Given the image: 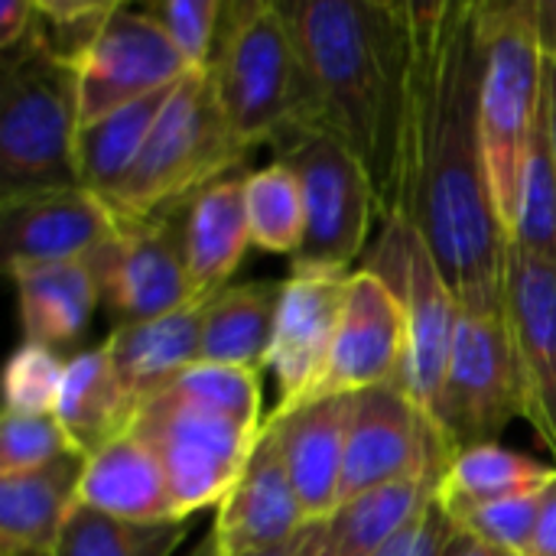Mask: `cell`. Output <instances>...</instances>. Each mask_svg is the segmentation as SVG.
<instances>
[{
    "mask_svg": "<svg viewBox=\"0 0 556 556\" xmlns=\"http://www.w3.org/2000/svg\"><path fill=\"white\" fill-rule=\"evenodd\" d=\"M117 7L114 0H36L39 39L55 59L78 68Z\"/></svg>",
    "mask_w": 556,
    "mask_h": 556,
    "instance_id": "obj_33",
    "label": "cell"
},
{
    "mask_svg": "<svg viewBox=\"0 0 556 556\" xmlns=\"http://www.w3.org/2000/svg\"><path fill=\"white\" fill-rule=\"evenodd\" d=\"M117 231L121 218L111 205L81 186L0 199L7 270L85 261L101 244L117 238Z\"/></svg>",
    "mask_w": 556,
    "mask_h": 556,
    "instance_id": "obj_16",
    "label": "cell"
},
{
    "mask_svg": "<svg viewBox=\"0 0 556 556\" xmlns=\"http://www.w3.org/2000/svg\"><path fill=\"white\" fill-rule=\"evenodd\" d=\"M186 534L189 521L134 525L78 502L52 547V556H173Z\"/></svg>",
    "mask_w": 556,
    "mask_h": 556,
    "instance_id": "obj_30",
    "label": "cell"
},
{
    "mask_svg": "<svg viewBox=\"0 0 556 556\" xmlns=\"http://www.w3.org/2000/svg\"><path fill=\"white\" fill-rule=\"evenodd\" d=\"M531 556H556V476L544 489V515H541V528H538Z\"/></svg>",
    "mask_w": 556,
    "mask_h": 556,
    "instance_id": "obj_40",
    "label": "cell"
},
{
    "mask_svg": "<svg viewBox=\"0 0 556 556\" xmlns=\"http://www.w3.org/2000/svg\"><path fill=\"white\" fill-rule=\"evenodd\" d=\"M515 417H521V381L502 287L498 293L459 300L440 433L456 456L495 443Z\"/></svg>",
    "mask_w": 556,
    "mask_h": 556,
    "instance_id": "obj_9",
    "label": "cell"
},
{
    "mask_svg": "<svg viewBox=\"0 0 556 556\" xmlns=\"http://www.w3.org/2000/svg\"><path fill=\"white\" fill-rule=\"evenodd\" d=\"M556 469H547L521 453H511L498 443L469 446L456 453L443 472L437 502L450 518H459L472 508L505 502L515 495H531L551 485Z\"/></svg>",
    "mask_w": 556,
    "mask_h": 556,
    "instance_id": "obj_29",
    "label": "cell"
},
{
    "mask_svg": "<svg viewBox=\"0 0 556 556\" xmlns=\"http://www.w3.org/2000/svg\"><path fill=\"white\" fill-rule=\"evenodd\" d=\"M541 98H544L547 127H551V143H554L556 156V59H547V55H544V68H541Z\"/></svg>",
    "mask_w": 556,
    "mask_h": 556,
    "instance_id": "obj_42",
    "label": "cell"
},
{
    "mask_svg": "<svg viewBox=\"0 0 556 556\" xmlns=\"http://www.w3.org/2000/svg\"><path fill=\"white\" fill-rule=\"evenodd\" d=\"M508 241L534 257L556 261V156L544 98L538 104V117L525 150V166L518 179V212Z\"/></svg>",
    "mask_w": 556,
    "mask_h": 556,
    "instance_id": "obj_31",
    "label": "cell"
},
{
    "mask_svg": "<svg viewBox=\"0 0 556 556\" xmlns=\"http://www.w3.org/2000/svg\"><path fill=\"white\" fill-rule=\"evenodd\" d=\"M365 270L378 274L404 306L407 362L401 384L440 430L443 388L459 326V300L450 290L427 238L404 215L381 222V235L365 254Z\"/></svg>",
    "mask_w": 556,
    "mask_h": 556,
    "instance_id": "obj_8",
    "label": "cell"
},
{
    "mask_svg": "<svg viewBox=\"0 0 556 556\" xmlns=\"http://www.w3.org/2000/svg\"><path fill=\"white\" fill-rule=\"evenodd\" d=\"M538 39L541 52L556 59V0H538Z\"/></svg>",
    "mask_w": 556,
    "mask_h": 556,
    "instance_id": "obj_41",
    "label": "cell"
},
{
    "mask_svg": "<svg viewBox=\"0 0 556 556\" xmlns=\"http://www.w3.org/2000/svg\"><path fill=\"white\" fill-rule=\"evenodd\" d=\"M404 362H407L404 306L378 274L362 267L349 277V293H345V309L339 319L332 358L313 397H352L368 388L401 384Z\"/></svg>",
    "mask_w": 556,
    "mask_h": 556,
    "instance_id": "obj_15",
    "label": "cell"
},
{
    "mask_svg": "<svg viewBox=\"0 0 556 556\" xmlns=\"http://www.w3.org/2000/svg\"><path fill=\"white\" fill-rule=\"evenodd\" d=\"M186 202L153 215L121 218L117 238L85 257L101 303L121 323L160 319L199 303L186 254Z\"/></svg>",
    "mask_w": 556,
    "mask_h": 556,
    "instance_id": "obj_11",
    "label": "cell"
},
{
    "mask_svg": "<svg viewBox=\"0 0 556 556\" xmlns=\"http://www.w3.org/2000/svg\"><path fill=\"white\" fill-rule=\"evenodd\" d=\"M446 469L414 476L371 489L358 498L342 502L326 518V554L323 556H375L394 534L427 515L440 495Z\"/></svg>",
    "mask_w": 556,
    "mask_h": 556,
    "instance_id": "obj_27",
    "label": "cell"
},
{
    "mask_svg": "<svg viewBox=\"0 0 556 556\" xmlns=\"http://www.w3.org/2000/svg\"><path fill=\"white\" fill-rule=\"evenodd\" d=\"M326 554V521H316L309 528H303L293 541L280 544V547H270V551H261V554L248 556H323Z\"/></svg>",
    "mask_w": 556,
    "mask_h": 556,
    "instance_id": "obj_39",
    "label": "cell"
},
{
    "mask_svg": "<svg viewBox=\"0 0 556 556\" xmlns=\"http://www.w3.org/2000/svg\"><path fill=\"white\" fill-rule=\"evenodd\" d=\"M313 78L326 130L365 166L378 215L401 208L414 39L407 3L277 0Z\"/></svg>",
    "mask_w": 556,
    "mask_h": 556,
    "instance_id": "obj_2",
    "label": "cell"
},
{
    "mask_svg": "<svg viewBox=\"0 0 556 556\" xmlns=\"http://www.w3.org/2000/svg\"><path fill=\"white\" fill-rule=\"evenodd\" d=\"M78 502L134 525L189 521L179 518L160 459L134 437H121L85 463Z\"/></svg>",
    "mask_w": 556,
    "mask_h": 556,
    "instance_id": "obj_23",
    "label": "cell"
},
{
    "mask_svg": "<svg viewBox=\"0 0 556 556\" xmlns=\"http://www.w3.org/2000/svg\"><path fill=\"white\" fill-rule=\"evenodd\" d=\"M65 358L55 349L23 342L7 365L3 391H7V414L20 417H55L62 381H65Z\"/></svg>",
    "mask_w": 556,
    "mask_h": 556,
    "instance_id": "obj_34",
    "label": "cell"
},
{
    "mask_svg": "<svg viewBox=\"0 0 556 556\" xmlns=\"http://www.w3.org/2000/svg\"><path fill=\"white\" fill-rule=\"evenodd\" d=\"M446 556H511V554L495 551V547H489V544H482V541L469 538L466 531H459V538L453 541V547H450V554Z\"/></svg>",
    "mask_w": 556,
    "mask_h": 556,
    "instance_id": "obj_43",
    "label": "cell"
},
{
    "mask_svg": "<svg viewBox=\"0 0 556 556\" xmlns=\"http://www.w3.org/2000/svg\"><path fill=\"white\" fill-rule=\"evenodd\" d=\"M173 88H163V91H156L150 98L124 104V108L78 127L75 156H78V182H81V189H88V192H94V195H101L108 202V195L124 182V176L134 169L137 156L143 153L147 137H150L156 117L163 114Z\"/></svg>",
    "mask_w": 556,
    "mask_h": 556,
    "instance_id": "obj_28",
    "label": "cell"
},
{
    "mask_svg": "<svg viewBox=\"0 0 556 556\" xmlns=\"http://www.w3.org/2000/svg\"><path fill=\"white\" fill-rule=\"evenodd\" d=\"M283 283L261 280L225 287L208 300L202 326V358L205 365H225L261 375L270 362L277 313Z\"/></svg>",
    "mask_w": 556,
    "mask_h": 556,
    "instance_id": "obj_26",
    "label": "cell"
},
{
    "mask_svg": "<svg viewBox=\"0 0 556 556\" xmlns=\"http://www.w3.org/2000/svg\"><path fill=\"white\" fill-rule=\"evenodd\" d=\"M3 59L0 81V199L75 189L78 182V68L55 59L33 33Z\"/></svg>",
    "mask_w": 556,
    "mask_h": 556,
    "instance_id": "obj_4",
    "label": "cell"
},
{
    "mask_svg": "<svg viewBox=\"0 0 556 556\" xmlns=\"http://www.w3.org/2000/svg\"><path fill=\"white\" fill-rule=\"evenodd\" d=\"M453 450L404 384L352 394L342 502L371 489L446 469Z\"/></svg>",
    "mask_w": 556,
    "mask_h": 556,
    "instance_id": "obj_12",
    "label": "cell"
},
{
    "mask_svg": "<svg viewBox=\"0 0 556 556\" xmlns=\"http://www.w3.org/2000/svg\"><path fill=\"white\" fill-rule=\"evenodd\" d=\"M225 0H147L140 10L163 29L189 72H208Z\"/></svg>",
    "mask_w": 556,
    "mask_h": 556,
    "instance_id": "obj_35",
    "label": "cell"
},
{
    "mask_svg": "<svg viewBox=\"0 0 556 556\" xmlns=\"http://www.w3.org/2000/svg\"><path fill=\"white\" fill-rule=\"evenodd\" d=\"M189 556H222V551H218V541H215V534L208 531L192 551H189Z\"/></svg>",
    "mask_w": 556,
    "mask_h": 556,
    "instance_id": "obj_44",
    "label": "cell"
},
{
    "mask_svg": "<svg viewBox=\"0 0 556 556\" xmlns=\"http://www.w3.org/2000/svg\"><path fill=\"white\" fill-rule=\"evenodd\" d=\"M244 182L248 173H228L189 199L186 254H189L192 287L202 300L225 290L244 251L254 244L248 225Z\"/></svg>",
    "mask_w": 556,
    "mask_h": 556,
    "instance_id": "obj_24",
    "label": "cell"
},
{
    "mask_svg": "<svg viewBox=\"0 0 556 556\" xmlns=\"http://www.w3.org/2000/svg\"><path fill=\"white\" fill-rule=\"evenodd\" d=\"M16 283L23 339L33 345H68L85 336L101 303V290L85 261L36 264L10 270Z\"/></svg>",
    "mask_w": 556,
    "mask_h": 556,
    "instance_id": "obj_25",
    "label": "cell"
},
{
    "mask_svg": "<svg viewBox=\"0 0 556 556\" xmlns=\"http://www.w3.org/2000/svg\"><path fill=\"white\" fill-rule=\"evenodd\" d=\"M85 456L68 453L52 466L0 479V556L52 554L85 476Z\"/></svg>",
    "mask_w": 556,
    "mask_h": 556,
    "instance_id": "obj_22",
    "label": "cell"
},
{
    "mask_svg": "<svg viewBox=\"0 0 556 556\" xmlns=\"http://www.w3.org/2000/svg\"><path fill=\"white\" fill-rule=\"evenodd\" d=\"M349 277L352 274H293L283 283L274 349L267 362L277 378V410L306 404L319 388L345 309Z\"/></svg>",
    "mask_w": 556,
    "mask_h": 556,
    "instance_id": "obj_17",
    "label": "cell"
},
{
    "mask_svg": "<svg viewBox=\"0 0 556 556\" xmlns=\"http://www.w3.org/2000/svg\"><path fill=\"white\" fill-rule=\"evenodd\" d=\"M208 78L248 150L326 130L313 78L277 0H225Z\"/></svg>",
    "mask_w": 556,
    "mask_h": 556,
    "instance_id": "obj_3",
    "label": "cell"
},
{
    "mask_svg": "<svg viewBox=\"0 0 556 556\" xmlns=\"http://www.w3.org/2000/svg\"><path fill=\"white\" fill-rule=\"evenodd\" d=\"M541 515H544V489L531 492V495H515L505 502L472 508L453 521L459 525V531H466L469 538H476L495 551H505L511 556H531L538 528H541Z\"/></svg>",
    "mask_w": 556,
    "mask_h": 556,
    "instance_id": "obj_36",
    "label": "cell"
},
{
    "mask_svg": "<svg viewBox=\"0 0 556 556\" xmlns=\"http://www.w3.org/2000/svg\"><path fill=\"white\" fill-rule=\"evenodd\" d=\"M140 407L143 404L117 378L104 345L68 358L55 420L78 456L91 459L114 440L127 437L137 424Z\"/></svg>",
    "mask_w": 556,
    "mask_h": 556,
    "instance_id": "obj_21",
    "label": "cell"
},
{
    "mask_svg": "<svg viewBox=\"0 0 556 556\" xmlns=\"http://www.w3.org/2000/svg\"><path fill=\"white\" fill-rule=\"evenodd\" d=\"M208 300H199L160 319L114 326L111 339L104 342V352L117 378L130 388V394L140 404L166 384H173L182 371L199 365Z\"/></svg>",
    "mask_w": 556,
    "mask_h": 556,
    "instance_id": "obj_20",
    "label": "cell"
},
{
    "mask_svg": "<svg viewBox=\"0 0 556 556\" xmlns=\"http://www.w3.org/2000/svg\"><path fill=\"white\" fill-rule=\"evenodd\" d=\"M244 153L248 147L235 137L208 72H186L108 205L117 218L153 215L235 173Z\"/></svg>",
    "mask_w": 556,
    "mask_h": 556,
    "instance_id": "obj_6",
    "label": "cell"
},
{
    "mask_svg": "<svg viewBox=\"0 0 556 556\" xmlns=\"http://www.w3.org/2000/svg\"><path fill=\"white\" fill-rule=\"evenodd\" d=\"M313 521L306 518L287 476L277 437L264 424L248 466L218 505V518L212 528L218 551L222 556L261 554L293 541Z\"/></svg>",
    "mask_w": 556,
    "mask_h": 556,
    "instance_id": "obj_18",
    "label": "cell"
},
{
    "mask_svg": "<svg viewBox=\"0 0 556 556\" xmlns=\"http://www.w3.org/2000/svg\"><path fill=\"white\" fill-rule=\"evenodd\" d=\"M277 150V163L290 166L303 189L306 231L293 254V274H349L368 244L378 215L371 179L362 160L329 130L300 134Z\"/></svg>",
    "mask_w": 556,
    "mask_h": 556,
    "instance_id": "obj_10",
    "label": "cell"
},
{
    "mask_svg": "<svg viewBox=\"0 0 556 556\" xmlns=\"http://www.w3.org/2000/svg\"><path fill=\"white\" fill-rule=\"evenodd\" d=\"M36 26V0H3L0 3V55L16 49Z\"/></svg>",
    "mask_w": 556,
    "mask_h": 556,
    "instance_id": "obj_38",
    "label": "cell"
},
{
    "mask_svg": "<svg viewBox=\"0 0 556 556\" xmlns=\"http://www.w3.org/2000/svg\"><path fill=\"white\" fill-rule=\"evenodd\" d=\"M75 453L55 417H20L7 414L0 420V479L36 472L55 459Z\"/></svg>",
    "mask_w": 556,
    "mask_h": 556,
    "instance_id": "obj_37",
    "label": "cell"
},
{
    "mask_svg": "<svg viewBox=\"0 0 556 556\" xmlns=\"http://www.w3.org/2000/svg\"><path fill=\"white\" fill-rule=\"evenodd\" d=\"M251 241L270 254H296L306 231L303 189L290 166L270 163L257 173H248L244 182Z\"/></svg>",
    "mask_w": 556,
    "mask_h": 556,
    "instance_id": "obj_32",
    "label": "cell"
},
{
    "mask_svg": "<svg viewBox=\"0 0 556 556\" xmlns=\"http://www.w3.org/2000/svg\"><path fill=\"white\" fill-rule=\"evenodd\" d=\"M502 287L521 381V417L556 463V261L508 241Z\"/></svg>",
    "mask_w": 556,
    "mask_h": 556,
    "instance_id": "obj_13",
    "label": "cell"
},
{
    "mask_svg": "<svg viewBox=\"0 0 556 556\" xmlns=\"http://www.w3.org/2000/svg\"><path fill=\"white\" fill-rule=\"evenodd\" d=\"M407 20L414 72L397 215L427 238L456 300L498 293L508 238L492 205L482 153L479 0H417L407 3Z\"/></svg>",
    "mask_w": 556,
    "mask_h": 556,
    "instance_id": "obj_1",
    "label": "cell"
},
{
    "mask_svg": "<svg viewBox=\"0 0 556 556\" xmlns=\"http://www.w3.org/2000/svg\"><path fill=\"white\" fill-rule=\"evenodd\" d=\"M130 433L160 459L179 518H192L208 505H222L264 424L238 420L176 388H163L143 401Z\"/></svg>",
    "mask_w": 556,
    "mask_h": 556,
    "instance_id": "obj_7",
    "label": "cell"
},
{
    "mask_svg": "<svg viewBox=\"0 0 556 556\" xmlns=\"http://www.w3.org/2000/svg\"><path fill=\"white\" fill-rule=\"evenodd\" d=\"M349 417L352 397H313L293 410H274L267 417L287 476L313 525L326 521L342 505Z\"/></svg>",
    "mask_w": 556,
    "mask_h": 556,
    "instance_id": "obj_19",
    "label": "cell"
},
{
    "mask_svg": "<svg viewBox=\"0 0 556 556\" xmlns=\"http://www.w3.org/2000/svg\"><path fill=\"white\" fill-rule=\"evenodd\" d=\"M10 556H52V554H10Z\"/></svg>",
    "mask_w": 556,
    "mask_h": 556,
    "instance_id": "obj_45",
    "label": "cell"
},
{
    "mask_svg": "<svg viewBox=\"0 0 556 556\" xmlns=\"http://www.w3.org/2000/svg\"><path fill=\"white\" fill-rule=\"evenodd\" d=\"M485 75L479 98L482 153L495 215L511 235L518 179L541 104L544 52L538 39V0H479Z\"/></svg>",
    "mask_w": 556,
    "mask_h": 556,
    "instance_id": "obj_5",
    "label": "cell"
},
{
    "mask_svg": "<svg viewBox=\"0 0 556 556\" xmlns=\"http://www.w3.org/2000/svg\"><path fill=\"white\" fill-rule=\"evenodd\" d=\"M189 72L163 29L140 7H117L78 65V114L91 124L124 104L173 88Z\"/></svg>",
    "mask_w": 556,
    "mask_h": 556,
    "instance_id": "obj_14",
    "label": "cell"
}]
</instances>
